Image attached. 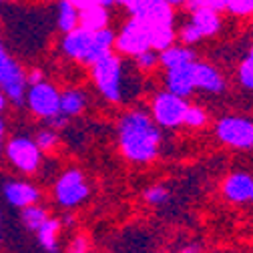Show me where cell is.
<instances>
[{
    "instance_id": "8",
    "label": "cell",
    "mask_w": 253,
    "mask_h": 253,
    "mask_svg": "<svg viewBox=\"0 0 253 253\" xmlns=\"http://www.w3.org/2000/svg\"><path fill=\"white\" fill-rule=\"evenodd\" d=\"M187 103L179 94L167 90V92H159L153 101V119L159 123L161 126L173 129V126L181 125L185 119V111H187Z\"/></svg>"
},
{
    "instance_id": "19",
    "label": "cell",
    "mask_w": 253,
    "mask_h": 253,
    "mask_svg": "<svg viewBox=\"0 0 253 253\" xmlns=\"http://www.w3.org/2000/svg\"><path fill=\"white\" fill-rule=\"evenodd\" d=\"M60 227H62V221L60 219L48 217L44 221V225L37 231L39 243H41V247L44 251H48V253H56L58 251V233H60Z\"/></svg>"
},
{
    "instance_id": "24",
    "label": "cell",
    "mask_w": 253,
    "mask_h": 253,
    "mask_svg": "<svg viewBox=\"0 0 253 253\" xmlns=\"http://www.w3.org/2000/svg\"><path fill=\"white\" fill-rule=\"evenodd\" d=\"M35 141H37V145H39V149L42 153H50V151H54L58 147V135L52 129L39 131L37 137H35Z\"/></svg>"
},
{
    "instance_id": "42",
    "label": "cell",
    "mask_w": 253,
    "mask_h": 253,
    "mask_svg": "<svg viewBox=\"0 0 253 253\" xmlns=\"http://www.w3.org/2000/svg\"><path fill=\"white\" fill-rule=\"evenodd\" d=\"M251 201H253V191H251Z\"/></svg>"
},
{
    "instance_id": "11",
    "label": "cell",
    "mask_w": 253,
    "mask_h": 253,
    "mask_svg": "<svg viewBox=\"0 0 253 253\" xmlns=\"http://www.w3.org/2000/svg\"><path fill=\"white\" fill-rule=\"evenodd\" d=\"M126 8L145 24H173V6L167 0H129Z\"/></svg>"
},
{
    "instance_id": "28",
    "label": "cell",
    "mask_w": 253,
    "mask_h": 253,
    "mask_svg": "<svg viewBox=\"0 0 253 253\" xmlns=\"http://www.w3.org/2000/svg\"><path fill=\"white\" fill-rule=\"evenodd\" d=\"M167 197H169V193H167L165 187H149L147 193H145V199L151 205H161V203L167 201Z\"/></svg>"
},
{
    "instance_id": "7",
    "label": "cell",
    "mask_w": 253,
    "mask_h": 253,
    "mask_svg": "<svg viewBox=\"0 0 253 253\" xmlns=\"http://www.w3.org/2000/svg\"><path fill=\"white\" fill-rule=\"evenodd\" d=\"M221 28V18L217 14V10L209 8V6H201L193 10L191 22H187L181 30V41L185 44H193L197 41H201L203 37H211Z\"/></svg>"
},
{
    "instance_id": "37",
    "label": "cell",
    "mask_w": 253,
    "mask_h": 253,
    "mask_svg": "<svg viewBox=\"0 0 253 253\" xmlns=\"http://www.w3.org/2000/svg\"><path fill=\"white\" fill-rule=\"evenodd\" d=\"M97 4H101V6H111V4H115V0H97Z\"/></svg>"
},
{
    "instance_id": "30",
    "label": "cell",
    "mask_w": 253,
    "mask_h": 253,
    "mask_svg": "<svg viewBox=\"0 0 253 253\" xmlns=\"http://www.w3.org/2000/svg\"><path fill=\"white\" fill-rule=\"evenodd\" d=\"M69 253H88V243H86V237L79 235L73 239L71 247H69Z\"/></svg>"
},
{
    "instance_id": "2",
    "label": "cell",
    "mask_w": 253,
    "mask_h": 253,
    "mask_svg": "<svg viewBox=\"0 0 253 253\" xmlns=\"http://www.w3.org/2000/svg\"><path fill=\"white\" fill-rule=\"evenodd\" d=\"M0 88L6 94V99L16 107L26 103V73L18 62L6 52L2 39H0Z\"/></svg>"
},
{
    "instance_id": "32",
    "label": "cell",
    "mask_w": 253,
    "mask_h": 253,
    "mask_svg": "<svg viewBox=\"0 0 253 253\" xmlns=\"http://www.w3.org/2000/svg\"><path fill=\"white\" fill-rule=\"evenodd\" d=\"M205 4L209 6V8H213V10H225L227 8V0H205Z\"/></svg>"
},
{
    "instance_id": "39",
    "label": "cell",
    "mask_w": 253,
    "mask_h": 253,
    "mask_svg": "<svg viewBox=\"0 0 253 253\" xmlns=\"http://www.w3.org/2000/svg\"><path fill=\"white\" fill-rule=\"evenodd\" d=\"M0 239H2V211H0Z\"/></svg>"
},
{
    "instance_id": "6",
    "label": "cell",
    "mask_w": 253,
    "mask_h": 253,
    "mask_svg": "<svg viewBox=\"0 0 253 253\" xmlns=\"http://www.w3.org/2000/svg\"><path fill=\"white\" fill-rule=\"evenodd\" d=\"M26 105L33 115L41 119H52L60 113V92L54 84L41 81L26 88Z\"/></svg>"
},
{
    "instance_id": "36",
    "label": "cell",
    "mask_w": 253,
    "mask_h": 253,
    "mask_svg": "<svg viewBox=\"0 0 253 253\" xmlns=\"http://www.w3.org/2000/svg\"><path fill=\"white\" fill-rule=\"evenodd\" d=\"M167 2H169L171 6H181V4H189L191 0H167Z\"/></svg>"
},
{
    "instance_id": "14",
    "label": "cell",
    "mask_w": 253,
    "mask_h": 253,
    "mask_svg": "<svg viewBox=\"0 0 253 253\" xmlns=\"http://www.w3.org/2000/svg\"><path fill=\"white\" fill-rule=\"evenodd\" d=\"M195 62V60H193ZM193 62H187V65L175 67L167 71V90L179 94V97H189L197 86H195V79H193Z\"/></svg>"
},
{
    "instance_id": "1",
    "label": "cell",
    "mask_w": 253,
    "mask_h": 253,
    "mask_svg": "<svg viewBox=\"0 0 253 253\" xmlns=\"http://www.w3.org/2000/svg\"><path fill=\"white\" fill-rule=\"evenodd\" d=\"M161 133L143 111H131L119 121V145L126 159L145 163L157 157Z\"/></svg>"
},
{
    "instance_id": "17",
    "label": "cell",
    "mask_w": 253,
    "mask_h": 253,
    "mask_svg": "<svg viewBox=\"0 0 253 253\" xmlns=\"http://www.w3.org/2000/svg\"><path fill=\"white\" fill-rule=\"evenodd\" d=\"M115 33L111 28H101V30H94L92 35V46L86 58V65H94L97 60H101L103 56L111 54L113 46H115Z\"/></svg>"
},
{
    "instance_id": "12",
    "label": "cell",
    "mask_w": 253,
    "mask_h": 253,
    "mask_svg": "<svg viewBox=\"0 0 253 253\" xmlns=\"http://www.w3.org/2000/svg\"><path fill=\"white\" fill-rule=\"evenodd\" d=\"M2 197L8 205L16 207V209H24L28 205H35L41 199V191L39 187L28 183V181H16L10 179L2 185Z\"/></svg>"
},
{
    "instance_id": "43",
    "label": "cell",
    "mask_w": 253,
    "mask_h": 253,
    "mask_svg": "<svg viewBox=\"0 0 253 253\" xmlns=\"http://www.w3.org/2000/svg\"><path fill=\"white\" fill-rule=\"evenodd\" d=\"M0 2H4V0H0Z\"/></svg>"
},
{
    "instance_id": "18",
    "label": "cell",
    "mask_w": 253,
    "mask_h": 253,
    "mask_svg": "<svg viewBox=\"0 0 253 253\" xmlns=\"http://www.w3.org/2000/svg\"><path fill=\"white\" fill-rule=\"evenodd\" d=\"M79 26L86 30H101L109 26V10L107 6L92 4L83 10H79Z\"/></svg>"
},
{
    "instance_id": "35",
    "label": "cell",
    "mask_w": 253,
    "mask_h": 253,
    "mask_svg": "<svg viewBox=\"0 0 253 253\" xmlns=\"http://www.w3.org/2000/svg\"><path fill=\"white\" fill-rule=\"evenodd\" d=\"M6 103H8V99H6V94L2 92V88H0V115L4 113V109H6Z\"/></svg>"
},
{
    "instance_id": "22",
    "label": "cell",
    "mask_w": 253,
    "mask_h": 253,
    "mask_svg": "<svg viewBox=\"0 0 253 253\" xmlns=\"http://www.w3.org/2000/svg\"><path fill=\"white\" fill-rule=\"evenodd\" d=\"M56 24L60 33H71L73 28L79 26V8L71 0H60L56 6Z\"/></svg>"
},
{
    "instance_id": "3",
    "label": "cell",
    "mask_w": 253,
    "mask_h": 253,
    "mask_svg": "<svg viewBox=\"0 0 253 253\" xmlns=\"http://www.w3.org/2000/svg\"><path fill=\"white\" fill-rule=\"evenodd\" d=\"M92 69V79L97 88L103 92V97L111 103H119L123 99V90H121V75H123V67L121 60L111 52L107 56H103L101 60H97L94 65H90Z\"/></svg>"
},
{
    "instance_id": "41",
    "label": "cell",
    "mask_w": 253,
    "mask_h": 253,
    "mask_svg": "<svg viewBox=\"0 0 253 253\" xmlns=\"http://www.w3.org/2000/svg\"><path fill=\"white\" fill-rule=\"evenodd\" d=\"M185 253H195V249H185Z\"/></svg>"
},
{
    "instance_id": "31",
    "label": "cell",
    "mask_w": 253,
    "mask_h": 253,
    "mask_svg": "<svg viewBox=\"0 0 253 253\" xmlns=\"http://www.w3.org/2000/svg\"><path fill=\"white\" fill-rule=\"evenodd\" d=\"M26 81H28V86H30V84H37V83L44 81V75H42V71L35 69V71H30V73L26 75Z\"/></svg>"
},
{
    "instance_id": "21",
    "label": "cell",
    "mask_w": 253,
    "mask_h": 253,
    "mask_svg": "<svg viewBox=\"0 0 253 253\" xmlns=\"http://www.w3.org/2000/svg\"><path fill=\"white\" fill-rule=\"evenodd\" d=\"M161 65L169 71V69H175V67H181V65H187V62H193L195 60V52L187 46H169L165 50H161Z\"/></svg>"
},
{
    "instance_id": "40",
    "label": "cell",
    "mask_w": 253,
    "mask_h": 253,
    "mask_svg": "<svg viewBox=\"0 0 253 253\" xmlns=\"http://www.w3.org/2000/svg\"><path fill=\"white\" fill-rule=\"evenodd\" d=\"M247 58H251V60H253V44H251V48H249V56H247Z\"/></svg>"
},
{
    "instance_id": "25",
    "label": "cell",
    "mask_w": 253,
    "mask_h": 253,
    "mask_svg": "<svg viewBox=\"0 0 253 253\" xmlns=\"http://www.w3.org/2000/svg\"><path fill=\"white\" fill-rule=\"evenodd\" d=\"M183 123L189 125V126H195V129H197V126H203V125L207 123V115H205V111L199 109V107H187Z\"/></svg>"
},
{
    "instance_id": "20",
    "label": "cell",
    "mask_w": 253,
    "mask_h": 253,
    "mask_svg": "<svg viewBox=\"0 0 253 253\" xmlns=\"http://www.w3.org/2000/svg\"><path fill=\"white\" fill-rule=\"evenodd\" d=\"M86 107V97L84 92L79 88H69L60 94V113L65 117H77L84 111Z\"/></svg>"
},
{
    "instance_id": "16",
    "label": "cell",
    "mask_w": 253,
    "mask_h": 253,
    "mask_svg": "<svg viewBox=\"0 0 253 253\" xmlns=\"http://www.w3.org/2000/svg\"><path fill=\"white\" fill-rule=\"evenodd\" d=\"M253 191V179L247 173H233L223 183V193L233 203H243L251 199Z\"/></svg>"
},
{
    "instance_id": "13",
    "label": "cell",
    "mask_w": 253,
    "mask_h": 253,
    "mask_svg": "<svg viewBox=\"0 0 253 253\" xmlns=\"http://www.w3.org/2000/svg\"><path fill=\"white\" fill-rule=\"evenodd\" d=\"M92 35H94V30H86L83 26H77L71 30V33H65V39L60 42L62 52H65L69 58L86 65V58H88V52L92 46Z\"/></svg>"
},
{
    "instance_id": "26",
    "label": "cell",
    "mask_w": 253,
    "mask_h": 253,
    "mask_svg": "<svg viewBox=\"0 0 253 253\" xmlns=\"http://www.w3.org/2000/svg\"><path fill=\"white\" fill-rule=\"evenodd\" d=\"M225 10L235 16H247L253 12V0H227Z\"/></svg>"
},
{
    "instance_id": "34",
    "label": "cell",
    "mask_w": 253,
    "mask_h": 253,
    "mask_svg": "<svg viewBox=\"0 0 253 253\" xmlns=\"http://www.w3.org/2000/svg\"><path fill=\"white\" fill-rule=\"evenodd\" d=\"M71 2L79 8V10H83V8H86V6H92V4H97V0H71Z\"/></svg>"
},
{
    "instance_id": "9",
    "label": "cell",
    "mask_w": 253,
    "mask_h": 253,
    "mask_svg": "<svg viewBox=\"0 0 253 253\" xmlns=\"http://www.w3.org/2000/svg\"><path fill=\"white\" fill-rule=\"evenodd\" d=\"M115 46L119 48V52L137 56L145 50L151 48V39H149V28L143 20H139L137 16H131V20L123 26V30L119 33V37L115 39Z\"/></svg>"
},
{
    "instance_id": "4",
    "label": "cell",
    "mask_w": 253,
    "mask_h": 253,
    "mask_svg": "<svg viewBox=\"0 0 253 253\" xmlns=\"http://www.w3.org/2000/svg\"><path fill=\"white\" fill-rule=\"evenodd\" d=\"M4 155L14 169L26 175L37 173L42 161V151L39 149L35 139L28 137H12L4 145Z\"/></svg>"
},
{
    "instance_id": "27",
    "label": "cell",
    "mask_w": 253,
    "mask_h": 253,
    "mask_svg": "<svg viewBox=\"0 0 253 253\" xmlns=\"http://www.w3.org/2000/svg\"><path fill=\"white\" fill-rule=\"evenodd\" d=\"M239 81L245 88L253 90V60L247 58L241 62V67H239Z\"/></svg>"
},
{
    "instance_id": "23",
    "label": "cell",
    "mask_w": 253,
    "mask_h": 253,
    "mask_svg": "<svg viewBox=\"0 0 253 253\" xmlns=\"http://www.w3.org/2000/svg\"><path fill=\"white\" fill-rule=\"evenodd\" d=\"M48 211L41 205H28L24 209H20V221H22V225L30 231H39L42 225H44V221L48 219Z\"/></svg>"
},
{
    "instance_id": "29",
    "label": "cell",
    "mask_w": 253,
    "mask_h": 253,
    "mask_svg": "<svg viewBox=\"0 0 253 253\" xmlns=\"http://www.w3.org/2000/svg\"><path fill=\"white\" fill-rule=\"evenodd\" d=\"M157 60H159V56H157V50L155 48H149V50L137 54V65L141 69H153L157 65Z\"/></svg>"
},
{
    "instance_id": "5",
    "label": "cell",
    "mask_w": 253,
    "mask_h": 253,
    "mask_svg": "<svg viewBox=\"0 0 253 253\" xmlns=\"http://www.w3.org/2000/svg\"><path fill=\"white\" fill-rule=\"evenodd\" d=\"M88 197V183L81 169L65 171L54 183V199L58 205L73 209Z\"/></svg>"
},
{
    "instance_id": "10",
    "label": "cell",
    "mask_w": 253,
    "mask_h": 253,
    "mask_svg": "<svg viewBox=\"0 0 253 253\" xmlns=\"http://www.w3.org/2000/svg\"><path fill=\"white\" fill-rule=\"evenodd\" d=\"M217 137L225 145L237 149L253 147V123L243 117H225L217 123Z\"/></svg>"
},
{
    "instance_id": "38",
    "label": "cell",
    "mask_w": 253,
    "mask_h": 253,
    "mask_svg": "<svg viewBox=\"0 0 253 253\" xmlns=\"http://www.w3.org/2000/svg\"><path fill=\"white\" fill-rule=\"evenodd\" d=\"M126 2H129V0H115V4H121V6H126Z\"/></svg>"
},
{
    "instance_id": "33",
    "label": "cell",
    "mask_w": 253,
    "mask_h": 253,
    "mask_svg": "<svg viewBox=\"0 0 253 253\" xmlns=\"http://www.w3.org/2000/svg\"><path fill=\"white\" fill-rule=\"evenodd\" d=\"M4 135H6V123L0 117V153L4 151Z\"/></svg>"
},
{
    "instance_id": "15",
    "label": "cell",
    "mask_w": 253,
    "mask_h": 253,
    "mask_svg": "<svg viewBox=\"0 0 253 253\" xmlns=\"http://www.w3.org/2000/svg\"><path fill=\"white\" fill-rule=\"evenodd\" d=\"M193 79H195L197 88H203V90L213 92V94L223 92V88H225L223 77L219 75L217 69L207 65V62H197V60L193 62Z\"/></svg>"
}]
</instances>
